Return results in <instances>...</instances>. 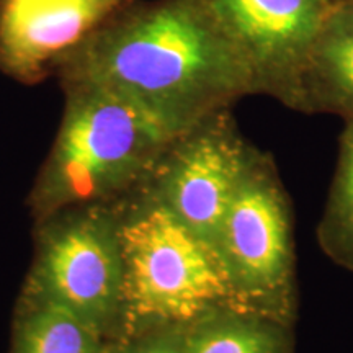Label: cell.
Returning <instances> with one entry per match:
<instances>
[{"instance_id":"1","label":"cell","mask_w":353,"mask_h":353,"mask_svg":"<svg viewBox=\"0 0 353 353\" xmlns=\"http://www.w3.org/2000/svg\"><path fill=\"white\" fill-rule=\"evenodd\" d=\"M56 77L113 92L174 134L255 95L245 61L198 0H134Z\"/></svg>"},{"instance_id":"2","label":"cell","mask_w":353,"mask_h":353,"mask_svg":"<svg viewBox=\"0 0 353 353\" xmlns=\"http://www.w3.org/2000/svg\"><path fill=\"white\" fill-rule=\"evenodd\" d=\"M61 87L63 118L28 198L37 223L76 206L113 203L139 188L179 136L105 88Z\"/></svg>"},{"instance_id":"3","label":"cell","mask_w":353,"mask_h":353,"mask_svg":"<svg viewBox=\"0 0 353 353\" xmlns=\"http://www.w3.org/2000/svg\"><path fill=\"white\" fill-rule=\"evenodd\" d=\"M113 203L125 268L120 337L187 327L236 307L216 247L185 226L145 185Z\"/></svg>"},{"instance_id":"4","label":"cell","mask_w":353,"mask_h":353,"mask_svg":"<svg viewBox=\"0 0 353 353\" xmlns=\"http://www.w3.org/2000/svg\"><path fill=\"white\" fill-rule=\"evenodd\" d=\"M237 309L296 325L293 206L270 154L255 148L216 241Z\"/></svg>"},{"instance_id":"5","label":"cell","mask_w":353,"mask_h":353,"mask_svg":"<svg viewBox=\"0 0 353 353\" xmlns=\"http://www.w3.org/2000/svg\"><path fill=\"white\" fill-rule=\"evenodd\" d=\"M37 250L20 298L76 312L107 341L120 337L125 268L114 203L63 210L37 223Z\"/></svg>"},{"instance_id":"6","label":"cell","mask_w":353,"mask_h":353,"mask_svg":"<svg viewBox=\"0 0 353 353\" xmlns=\"http://www.w3.org/2000/svg\"><path fill=\"white\" fill-rule=\"evenodd\" d=\"M255 148L232 110H221L175 136L144 185L185 226L216 247Z\"/></svg>"},{"instance_id":"7","label":"cell","mask_w":353,"mask_h":353,"mask_svg":"<svg viewBox=\"0 0 353 353\" xmlns=\"http://www.w3.org/2000/svg\"><path fill=\"white\" fill-rule=\"evenodd\" d=\"M252 74L255 95L285 103L330 10L329 0H198Z\"/></svg>"},{"instance_id":"8","label":"cell","mask_w":353,"mask_h":353,"mask_svg":"<svg viewBox=\"0 0 353 353\" xmlns=\"http://www.w3.org/2000/svg\"><path fill=\"white\" fill-rule=\"evenodd\" d=\"M134 0H0V72L39 83L57 76Z\"/></svg>"},{"instance_id":"9","label":"cell","mask_w":353,"mask_h":353,"mask_svg":"<svg viewBox=\"0 0 353 353\" xmlns=\"http://www.w3.org/2000/svg\"><path fill=\"white\" fill-rule=\"evenodd\" d=\"M283 105L353 120V3L330 6Z\"/></svg>"},{"instance_id":"10","label":"cell","mask_w":353,"mask_h":353,"mask_svg":"<svg viewBox=\"0 0 353 353\" xmlns=\"http://www.w3.org/2000/svg\"><path fill=\"white\" fill-rule=\"evenodd\" d=\"M296 325L224 307L185 329L183 353H294Z\"/></svg>"},{"instance_id":"11","label":"cell","mask_w":353,"mask_h":353,"mask_svg":"<svg viewBox=\"0 0 353 353\" xmlns=\"http://www.w3.org/2000/svg\"><path fill=\"white\" fill-rule=\"evenodd\" d=\"M107 339L76 312L46 301L19 299L8 353H103Z\"/></svg>"},{"instance_id":"12","label":"cell","mask_w":353,"mask_h":353,"mask_svg":"<svg viewBox=\"0 0 353 353\" xmlns=\"http://www.w3.org/2000/svg\"><path fill=\"white\" fill-rule=\"evenodd\" d=\"M316 239L330 262L353 273V120L345 121L339 138L337 164Z\"/></svg>"},{"instance_id":"13","label":"cell","mask_w":353,"mask_h":353,"mask_svg":"<svg viewBox=\"0 0 353 353\" xmlns=\"http://www.w3.org/2000/svg\"><path fill=\"white\" fill-rule=\"evenodd\" d=\"M185 329L159 327L110 339L105 342L103 353H183Z\"/></svg>"},{"instance_id":"14","label":"cell","mask_w":353,"mask_h":353,"mask_svg":"<svg viewBox=\"0 0 353 353\" xmlns=\"http://www.w3.org/2000/svg\"><path fill=\"white\" fill-rule=\"evenodd\" d=\"M330 6H345V3H353V0H329Z\"/></svg>"}]
</instances>
